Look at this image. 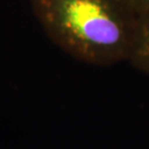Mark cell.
I'll return each instance as SVG.
<instances>
[{
  "label": "cell",
  "instance_id": "3957f363",
  "mask_svg": "<svg viewBox=\"0 0 149 149\" xmlns=\"http://www.w3.org/2000/svg\"><path fill=\"white\" fill-rule=\"evenodd\" d=\"M138 16L149 13V0H122Z\"/></svg>",
  "mask_w": 149,
  "mask_h": 149
},
{
  "label": "cell",
  "instance_id": "6da1fadb",
  "mask_svg": "<svg viewBox=\"0 0 149 149\" xmlns=\"http://www.w3.org/2000/svg\"><path fill=\"white\" fill-rule=\"evenodd\" d=\"M31 10L56 47L97 66L128 61L139 16L122 0H29Z\"/></svg>",
  "mask_w": 149,
  "mask_h": 149
},
{
  "label": "cell",
  "instance_id": "7a4b0ae2",
  "mask_svg": "<svg viewBox=\"0 0 149 149\" xmlns=\"http://www.w3.org/2000/svg\"><path fill=\"white\" fill-rule=\"evenodd\" d=\"M134 67L149 74V13L139 17L129 60Z\"/></svg>",
  "mask_w": 149,
  "mask_h": 149
}]
</instances>
